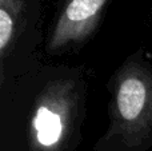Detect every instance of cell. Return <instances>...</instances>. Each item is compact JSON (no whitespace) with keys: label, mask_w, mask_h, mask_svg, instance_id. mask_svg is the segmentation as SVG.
Segmentation results:
<instances>
[{"label":"cell","mask_w":152,"mask_h":151,"mask_svg":"<svg viewBox=\"0 0 152 151\" xmlns=\"http://www.w3.org/2000/svg\"><path fill=\"white\" fill-rule=\"evenodd\" d=\"M24 4L8 5L0 4V54L1 58L7 55L11 43L15 36V27Z\"/></svg>","instance_id":"277c9868"},{"label":"cell","mask_w":152,"mask_h":151,"mask_svg":"<svg viewBox=\"0 0 152 151\" xmlns=\"http://www.w3.org/2000/svg\"><path fill=\"white\" fill-rule=\"evenodd\" d=\"M83 86L71 78L51 80L32 108L28 139L31 151H66L81 118Z\"/></svg>","instance_id":"7a4b0ae2"},{"label":"cell","mask_w":152,"mask_h":151,"mask_svg":"<svg viewBox=\"0 0 152 151\" xmlns=\"http://www.w3.org/2000/svg\"><path fill=\"white\" fill-rule=\"evenodd\" d=\"M110 126L97 151H144L152 147V67L139 54L111 82Z\"/></svg>","instance_id":"6da1fadb"},{"label":"cell","mask_w":152,"mask_h":151,"mask_svg":"<svg viewBox=\"0 0 152 151\" xmlns=\"http://www.w3.org/2000/svg\"><path fill=\"white\" fill-rule=\"evenodd\" d=\"M110 0H61L56 23L48 40L50 52L75 48L89 39Z\"/></svg>","instance_id":"3957f363"}]
</instances>
